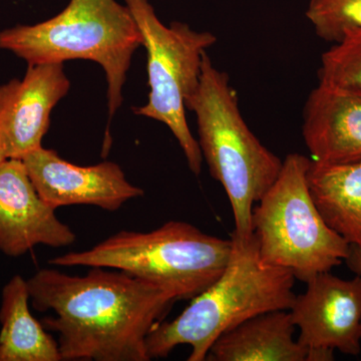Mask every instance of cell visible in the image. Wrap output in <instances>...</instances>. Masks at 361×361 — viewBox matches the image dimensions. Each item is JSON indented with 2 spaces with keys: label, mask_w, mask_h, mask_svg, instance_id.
<instances>
[{
  "label": "cell",
  "mask_w": 361,
  "mask_h": 361,
  "mask_svg": "<svg viewBox=\"0 0 361 361\" xmlns=\"http://www.w3.org/2000/svg\"><path fill=\"white\" fill-rule=\"evenodd\" d=\"M32 307L58 334L63 360L149 361V332L172 308L167 291L128 274L90 267L84 276L44 268L27 280Z\"/></svg>",
  "instance_id": "cell-1"
},
{
  "label": "cell",
  "mask_w": 361,
  "mask_h": 361,
  "mask_svg": "<svg viewBox=\"0 0 361 361\" xmlns=\"http://www.w3.org/2000/svg\"><path fill=\"white\" fill-rule=\"evenodd\" d=\"M232 251L224 272L193 299L175 319L159 323L146 341L149 360L167 357L177 346H191L188 361L206 360L214 342L228 330L261 313L290 310L295 276L290 270L265 264L254 234L233 232Z\"/></svg>",
  "instance_id": "cell-2"
},
{
  "label": "cell",
  "mask_w": 361,
  "mask_h": 361,
  "mask_svg": "<svg viewBox=\"0 0 361 361\" xmlns=\"http://www.w3.org/2000/svg\"><path fill=\"white\" fill-rule=\"evenodd\" d=\"M187 110L196 114L203 160L231 204L235 234L251 236L254 206L274 184L283 161L249 129L229 77L214 66L207 51L200 84Z\"/></svg>",
  "instance_id": "cell-3"
},
{
  "label": "cell",
  "mask_w": 361,
  "mask_h": 361,
  "mask_svg": "<svg viewBox=\"0 0 361 361\" xmlns=\"http://www.w3.org/2000/svg\"><path fill=\"white\" fill-rule=\"evenodd\" d=\"M142 37L126 4L116 0H70L49 20L0 32V49L27 65L92 61L102 66L108 84L110 120L122 106L123 87Z\"/></svg>",
  "instance_id": "cell-4"
},
{
  "label": "cell",
  "mask_w": 361,
  "mask_h": 361,
  "mask_svg": "<svg viewBox=\"0 0 361 361\" xmlns=\"http://www.w3.org/2000/svg\"><path fill=\"white\" fill-rule=\"evenodd\" d=\"M231 239L169 221L151 232L121 231L82 252L51 259L49 265L116 269L160 287L176 301L191 300L224 272Z\"/></svg>",
  "instance_id": "cell-5"
},
{
  "label": "cell",
  "mask_w": 361,
  "mask_h": 361,
  "mask_svg": "<svg viewBox=\"0 0 361 361\" xmlns=\"http://www.w3.org/2000/svg\"><path fill=\"white\" fill-rule=\"evenodd\" d=\"M310 163L301 154L287 155L274 184L252 213L261 261L290 270L303 282L341 265L350 247L323 220L312 200Z\"/></svg>",
  "instance_id": "cell-6"
},
{
  "label": "cell",
  "mask_w": 361,
  "mask_h": 361,
  "mask_svg": "<svg viewBox=\"0 0 361 361\" xmlns=\"http://www.w3.org/2000/svg\"><path fill=\"white\" fill-rule=\"evenodd\" d=\"M141 32L148 54V103L133 109L167 126L179 142L193 174L200 175L203 156L188 126L187 104L200 84L203 56L217 37L187 23L164 25L149 0H123Z\"/></svg>",
  "instance_id": "cell-7"
},
{
  "label": "cell",
  "mask_w": 361,
  "mask_h": 361,
  "mask_svg": "<svg viewBox=\"0 0 361 361\" xmlns=\"http://www.w3.org/2000/svg\"><path fill=\"white\" fill-rule=\"evenodd\" d=\"M296 295L292 322L300 330L299 343L310 350V361L334 360V353L356 356L361 351V276L353 279L319 273Z\"/></svg>",
  "instance_id": "cell-8"
},
{
  "label": "cell",
  "mask_w": 361,
  "mask_h": 361,
  "mask_svg": "<svg viewBox=\"0 0 361 361\" xmlns=\"http://www.w3.org/2000/svg\"><path fill=\"white\" fill-rule=\"evenodd\" d=\"M21 161L37 193L56 210L59 207L90 205L116 212L128 201L145 195L114 161L82 167L66 161L54 149L42 147Z\"/></svg>",
  "instance_id": "cell-9"
},
{
  "label": "cell",
  "mask_w": 361,
  "mask_h": 361,
  "mask_svg": "<svg viewBox=\"0 0 361 361\" xmlns=\"http://www.w3.org/2000/svg\"><path fill=\"white\" fill-rule=\"evenodd\" d=\"M71 82L63 63L28 65L25 78L0 85V137L7 158L21 159L40 148L54 106Z\"/></svg>",
  "instance_id": "cell-10"
},
{
  "label": "cell",
  "mask_w": 361,
  "mask_h": 361,
  "mask_svg": "<svg viewBox=\"0 0 361 361\" xmlns=\"http://www.w3.org/2000/svg\"><path fill=\"white\" fill-rule=\"evenodd\" d=\"M77 235L37 193L25 164L8 159L0 166V251L18 257L37 245H73Z\"/></svg>",
  "instance_id": "cell-11"
},
{
  "label": "cell",
  "mask_w": 361,
  "mask_h": 361,
  "mask_svg": "<svg viewBox=\"0 0 361 361\" xmlns=\"http://www.w3.org/2000/svg\"><path fill=\"white\" fill-rule=\"evenodd\" d=\"M302 135L316 163L361 161V92L319 82L304 106Z\"/></svg>",
  "instance_id": "cell-12"
},
{
  "label": "cell",
  "mask_w": 361,
  "mask_h": 361,
  "mask_svg": "<svg viewBox=\"0 0 361 361\" xmlns=\"http://www.w3.org/2000/svg\"><path fill=\"white\" fill-rule=\"evenodd\" d=\"M294 331L290 311L261 313L218 337L206 360L310 361V350L294 341Z\"/></svg>",
  "instance_id": "cell-13"
},
{
  "label": "cell",
  "mask_w": 361,
  "mask_h": 361,
  "mask_svg": "<svg viewBox=\"0 0 361 361\" xmlns=\"http://www.w3.org/2000/svg\"><path fill=\"white\" fill-rule=\"evenodd\" d=\"M312 200L326 224L350 246H361V161L316 163L307 172Z\"/></svg>",
  "instance_id": "cell-14"
},
{
  "label": "cell",
  "mask_w": 361,
  "mask_h": 361,
  "mask_svg": "<svg viewBox=\"0 0 361 361\" xmlns=\"http://www.w3.org/2000/svg\"><path fill=\"white\" fill-rule=\"evenodd\" d=\"M27 280L11 278L2 291L0 361H61L58 341L30 310Z\"/></svg>",
  "instance_id": "cell-15"
},
{
  "label": "cell",
  "mask_w": 361,
  "mask_h": 361,
  "mask_svg": "<svg viewBox=\"0 0 361 361\" xmlns=\"http://www.w3.org/2000/svg\"><path fill=\"white\" fill-rule=\"evenodd\" d=\"M318 78L322 84L361 92V28L345 30L322 56Z\"/></svg>",
  "instance_id": "cell-16"
},
{
  "label": "cell",
  "mask_w": 361,
  "mask_h": 361,
  "mask_svg": "<svg viewBox=\"0 0 361 361\" xmlns=\"http://www.w3.org/2000/svg\"><path fill=\"white\" fill-rule=\"evenodd\" d=\"M305 16L318 37L336 44L345 30L361 28V0H310Z\"/></svg>",
  "instance_id": "cell-17"
},
{
  "label": "cell",
  "mask_w": 361,
  "mask_h": 361,
  "mask_svg": "<svg viewBox=\"0 0 361 361\" xmlns=\"http://www.w3.org/2000/svg\"><path fill=\"white\" fill-rule=\"evenodd\" d=\"M349 269L361 276V246H350L348 257L345 259Z\"/></svg>",
  "instance_id": "cell-18"
},
{
  "label": "cell",
  "mask_w": 361,
  "mask_h": 361,
  "mask_svg": "<svg viewBox=\"0 0 361 361\" xmlns=\"http://www.w3.org/2000/svg\"><path fill=\"white\" fill-rule=\"evenodd\" d=\"M6 160H8L7 158L6 149H4V144H2L1 137H0V166L4 163Z\"/></svg>",
  "instance_id": "cell-19"
}]
</instances>
